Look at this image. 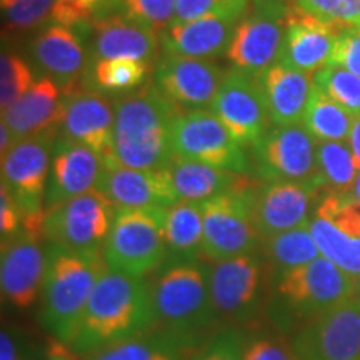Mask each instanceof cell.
<instances>
[{"instance_id": "7bdbcfd3", "label": "cell", "mask_w": 360, "mask_h": 360, "mask_svg": "<svg viewBox=\"0 0 360 360\" xmlns=\"http://www.w3.org/2000/svg\"><path fill=\"white\" fill-rule=\"evenodd\" d=\"M245 335L229 327L215 334L191 355L188 360H244Z\"/></svg>"}, {"instance_id": "30bf717a", "label": "cell", "mask_w": 360, "mask_h": 360, "mask_svg": "<svg viewBox=\"0 0 360 360\" xmlns=\"http://www.w3.org/2000/svg\"><path fill=\"white\" fill-rule=\"evenodd\" d=\"M115 205L98 188L45 210V244L84 255H103Z\"/></svg>"}, {"instance_id": "8fae6325", "label": "cell", "mask_w": 360, "mask_h": 360, "mask_svg": "<svg viewBox=\"0 0 360 360\" xmlns=\"http://www.w3.org/2000/svg\"><path fill=\"white\" fill-rule=\"evenodd\" d=\"M174 157L202 162L236 174H249L252 162L212 110H182L169 130Z\"/></svg>"}, {"instance_id": "4fadbf2b", "label": "cell", "mask_w": 360, "mask_h": 360, "mask_svg": "<svg viewBox=\"0 0 360 360\" xmlns=\"http://www.w3.org/2000/svg\"><path fill=\"white\" fill-rule=\"evenodd\" d=\"M290 340L297 360H360V302L350 297L310 319Z\"/></svg>"}, {"instance_id": "c3c4849f", "label": "cell", "mask_w": 360, "mask_h": 360, "mask_svg": "<svg viewBox=\"0 0 360 360\" xmlns=\"http://www.w3.org/2000/svg\"><path fill=\"white\" fill-rule=\"evenodd\" d=\"M45 360H84V357L75 352L69 344H65V342L57 339V337L49 335L47 350H45Z\"/></svg>"}, {"instance_id": "9c48e42d", "label": "cell", "mask_w": 360, "mask_h": 360, "mask_svg": "<svg viewBox=\"0 0 360 360\" xmlns=\"http://www.w3.org/2000/svg\"><path fill=\"white\" fill-rule=\"evenodd\" d=\"M58 130L22 139L2 155V186L22 212V231L44 240L45 191Z\"/></svg>"}, {"instance_id": "277c9868", "label": "cell", "mask_w": 360, "mask_h": 360, "mask_svg": "<svg viewBox=\"0 0 360 360\" xmlns=\"http://www.w3.org/2000/svg\"><path fill=\"white\" fill-rule=\"evenodd\" d=\"M107 270L103 255H84L47 244L40 322L65 344L74 340L94 287Z\"/></svg>"}, {"instance_id": "44dd1931", "label": "cell", "mask_w": 360, "mask_h": 360, "mask_svg": "<svg viewBox=\"0 0 360 360\" xmlns=\"http://www.w3.org/2000/svg\"><path fill=\"white\" fill-rule=\"evenodd\" d=\"M103 162L92 148L58 132L52 148L45 210L97 188Z\"/></svg>"}, {"instance_id": "ffe728a7", "label": "cell", "mask_w": 360, "mask_h": 360, "mask_svg": "<svg viewBox=\"0 0 360 360\" xmlns=\"http://www.w3.org/2000/svg\"><path fill=\"white\" fill-rule=\"evenodd\" d=\"M42 242L24 231L2 240L0 287L4 299L20 310L32 307L40 299L47 270V249Z\"/></svg>"}, {"instance_id": "d6a6232c", "label": "cell", "mask_w": 360, "mask_h": 360, "mask_svg": "<svg viewBox=\"0 0 360 360\" xmlns=\"http://www.w3.org/2000/svg\"><path fill=\"white\" fill-rule=\"evenodd\" d=\"M354 117L319 87H312L302 125L317 142L349 141Z\"/></svg>"}, {"instance_id": "816d5d0a", "label": "cell", "mask_w": 360, "mask_h": 360, "mask_svg": "<svg viewBox=\"0 0 360 360\" xmlns=\"http://www.w3.org/2000/svg\"><path fill=\"white\" fill-rule=\"evenodd\" d=\"M15 142L17 141L11 132V129H8L4 122H0V152H2V155H6Z\"/></svg>"}, {"instance_id": "ab89813d", "label": "cell", "mask_w": 360, "mask_h": 360, "mask_svg": "<svg viewBox=\"0 0 360 360\" xmlns=\"http://www.w3.org/2000/svg\"><path fill=\"white\" fill-rule=\"evenodd\" d=\"M294 6L342 30H360V0H295Z\"/></svg>"}, {"instance_id": "f546056e", "label": "cell", "mask_w": 360, "mask_h": 360, "mask_svg": "<svg viewBox=\"0 0 360 360\" xmlns=\"http://www.w3.org/2000/svg\"><path fill=\"white\" fill-rule=\"evenodd\" d=\"M164 231L170 260L195 259L200 255L204 242L202 202L180 200L169 207L165 210Z\"/></svg>"}, {"instance_id": "74e56055", "label": "cell", "mask_w": 360, "mask_h": 360, "mask_svg": "<svg viewBox=\"0 0 360 360\" xmlns=\"http://www.w3.org/2000/svg\"><path fill=\"white\" fill-rule=\"evenodd\" d=\"M314 214L334 224L347 236L360 237V202L350 192L327 191L319 199Z\"/></svg>"}, {"instance_id": "484cf974", "label": "cell", "mask_w": 360, "mask_h": 360, "mask_svg": "<svg viewBox=\"0 0 360 360\" xmlns=\"http://www.w3.org/2000/svg\"><path fill=\"white\" fill-rule=\"evenodd\" d=\"M65 97L56 80L42 75L19 101L2 112V122L11 129L15 141L60 130Z\"/></svg>"}, {"instance_id": "7a4b0ae2", "label": "cell", "mask_w": 360, "mask_h": 360, "mask_svg": "<svg viewBox=\"0 0 360 360\" xmlns=\"http://www.w3.org/2000/svg\"><path fill=\"white\" fill-rule=\"evenodd\" d=\"M182 112L154 84L115 102V165L141 170H164L174 159L169 130Z\"/></svg>"}, {"instance_id": "b9f144b4", "label": "cell", "mask_w": 360, "mask_h": 360, "mask_svg": "<svg viewBox=\"0 0 360 360\" xmlns=\"http://www.w3.org/2000/svg\"><path fill=\"white\" fill-rule=\"evenodd\" d=\"M175 6L177 0H124V13L160 35L174 22Z\"/></svg>"}, {"instance_id": "2e32d148", "label": "cell", "mask_w": 360, "mask_h": 360, "mask_svg": "<svg viewBox=\"0 0 360 360\" xmlns=\"http://www.w3.org/2000/svg\"><path fill=\"white\" fill-rule=\"evenodd\" d=\"M252 0H222L212 12L187 24L170 25L160 34L162 53L215 58L227 52Z\"/></svg>"}, {"instance_id": "9a60e30c", "label": "cell", "mask_w": 360, "mask_h": 360, "mask_svg": "<svg viewBox=\"0 0 360 360\" xmlns=\"http://www.w3.org/2000/svg\"><path fill=\"white\" fill-rule=\"evenodd\" d=\"M210 110L242 147H254L272 127L259 75L227 70Z\"/></svg>"}, {"instance_id": "5bb4252c", "label": "cell", "mask_w": 360, "mask_h": 360, "mask_svg": "<svg viewBox=\"0 0 360 360\" xmlns=\"http://www.w3.org/2000/svg\"><path fill=\"white\" fill-rule=\"evenodd\" d=\"M252 170L264 182L272 180H312L319 177L317 143L304 125H272L250 147Z\"/></svg>"}, {"instance_id": "e575fe53", "label": "cell", "mask_w": 360, "mask_h": 360, "mask_svg": "<svg viewBox=\"0 0 360 360\" xmlns=\"http://www.w3.org/2000/svg\"><path fill=\"white\" fill-rule=\"evenodd\" d=\"M317 164L327 191L347 193L359 174V164L345 142H319Z\"/></svg>"}, {"instance_id": "d590c367", "label": "cell", "mask_w": 360, "mask_h": 360, "mask_svg": "<svg viewBox=\"0 0 360 360\" xmlns=\"http://www.w3.org/2000/svg\"><path fill=\"white\" fill-rule=\"evenodd\" d=\"M314 85L334 98L352 117L360 115V77L337 65H326L312 75Z\"/></svg>"}, {"instance_id": "ac0fdd59", "label": "cell", "mask_w": 360, "mask_h": 360, "mask_svg": "<svg viewBox=\"0 0 360 360\" xmlns=\"http://www.w3.org/2000/svg\"><path fill=\"white\" fill-rule=\"evenodd\" d=\"M227 74L212 58L162 53L154 67V85L180 110L212 105Z\"/></svg>"}, {"instance_id": "7402d4cb", "label": "cell", "mask_w": 360, "mask_h": 360, "mask_svg": "<svg viewBox=\"0 0 360 360\" xmlns=\"http://www.w3.org/2000/svg\"><path fill=\"white\" fill-rule=\"evenodd\" d=\"M114 119L115 105L105 94L79 90L65 97L58 132L92 148L103 165L110 167L115 165Z\"/></svg>"}, {"instance_id": "603a6c76", "label": "cell", "mask_w": 360, "mask_h": 360, "mask_svg": "<svg viewBox=\"0 0 360 360\" xmlns=\"http://www.w3.org/2000/svg\"><path fill=\"white\" fill-rule=\"evenodd\" d=\"M30 56L40 72L56 80L67 96L82 84L90 64V52L84 39L70 27L53 22L34 39Z\"/></svg>"}, {"instance_id": "f907efd6", "label": "cell", "mask_w": 360, "mask_h": 360, "mask_svg": "<svg viewBox=\"0 0 360 360\" xmlns=\"http://www.w3.org/2000/svg\"><path fill=\"white\" fill-rule=\"evenodd\" d=\"M349 146L360 167V115L354 117V124L349 135Z\"/></svg>"}, {"instance_id": "6da1fadb", "label": "cell", "mask_w": 360, "mask_h": 360, "mask_svg": "<svg viewBox=\"0 0 360 360\" xmlns=\"http://www.w3.org/2000/svg\"><path fill=\"white\" fill-rule=\"evenodd\" d=\"M154 328L155 312L148 283L107 269L90 294L77 334L69 345L84 355Z\"/></svg>"}, {"instance_id": "7c38bea8", "label": "cell", "mask_w": 360, "mask_h": 360, "mask_svg": "<svg viewBox=\"0 0 360 360\" xmlns=\"http://www.w3.org/2000/svg\"><path fill=\"white\" fill-rule=\"evenodd\" d=\"M290 7L283 0H252L238 24L225 57L233 69L260 75L276 64L289 22Z\"/></svg>"}, {"instance_id": "ba28073f", "label": "cell", "mask_w": 360, "mask_h": 360, "mask_svg": "<svg viewBox=\"0 0 360 360\" xmlns=\"http://www.w3.org/2000/svg\"><path fill=\"white\" fill-rule=\"evenodd\" d=\"M274 270L262 254L250 252L212 264L210 294L219 321L247 323L269 307Z\"/></svg>"}, {"instance_id": "f35d334b", "label": "cell", "mask_w": 360, "mask_h": 360, "mask_svg": "<svg viewBox=\"0 0 360 360\" xmlns=\"http://www.w3.org/2000/svg\"><path fill=\"white\" fill-rule=\"evenodd\" d=\"M34 70L20 56L13 52H2L0 57V105L2 112L15 103L32 87Z\"/></svg>"}, {"instance_id": "8d00e7d4", "label": "cell", "mask_w": 360, "mask_h": 360, "mask_svg": "<svg viewBox=\"0 0 360 360\" xmlns=\"http://www.w3.org/2000/svg\"><path fill=\"white\" fill-rule=\"evenodd\" d=\"M124 12V0H57L51 20L64 27L103 20Z\"/></svg>"}, {"instance_id": "e0dca14e", "label": "cell", "mask_w": 360, "mask_h": 360, "mask_svg": "<svg viewBox=\"0 0 360 360\" xmlns=\"http://www.w3.org/2000/svg\"><path fill=\"white\" fill-rule=\"evenodd\" d=\"M327 191L321 175L312 180H272L255 187V222L262 238L307 225L321 193Z\"/></svg>"}, {"instance_id": "83f0119b", "label": "cell", "mask_w": 360, "mask_h": 360, "mask_svg": "<svg viewBox=\"0 0 360 360\" xmlns=\"http://www.w3.org/2000/svg\"><path fill=\"white\" fill-rule=\"evenodd\" d=\"M197 340L154 330L129 337L84 354V360H188Z\"/></svg>"}, {"instance_id": "836d02e7", "label": "cell", "mask_w": 360, "mask_h": 360, "mask_svg": "<svg viewBox=\"0 0 360 360\" xmlns=\"http://www.w3.org/2000/svg\"><path fill=\"white\" fill-rule=\"evenodd\" d=\"M309 229L322 257L334 262L349 277L357 281L360 277V237L347 236L334 224L315 214L310 219Z\"/></svg>"}, {"instance_id": "4316f807", "label": "cell", "mask_w": 360, "mask_h": 360, "mask_svg": "<svg viewBox=\"0 0 360 360\" xmlns=\"http://www.w3.org/2000/svg\"><path fill=\"white\" fill-rule=\"evenodd\" d=\"M259 80L274 125L302 122L314 87L312 75L276 62L259 75Z\"/></svg>"}, {"instance_id": "7dc6e473", "label": "cell", "mask_w": 360, "mask_h": 360, "mask_svg": "<svg viewBox=\"0 0 360 360\" xmlns=\"http://www.w3.org/2000/svg\"><path fill=\"white\" fill-rule=\"evenodd\" d=\"M222 0H177L175 6V17L170 25L187 24L212 12ZM169 25V27H170Z\"/></svg>"}, {"instance_id": "f6af8a7d", "label": "cell", "mask_w": 360, "mask_h": 360, "mask_svg": "<svg viewBox=\"0 0 360 360\" xmlns=\"http://www.w3.org/2000/svg\"><path fill=\"white\" fill-rule=\"evenodd\" d=\"M328 65L344 67V69L350 70L360 77V30H344L337 37Z\"/></svg>"}, {"instance_id": "db71d44e", "label": "cell", "mask_w": 360, "mask_h": 360, "mask_svg": "<svg viewBox=\"0 0 360 360\" xmlns=\"http://www.w3.org/2000/svg\"><path fill=\"white\" fill-rule=\"evenodd\" d=\"M354 297H355V299H357L359 302H360V277L357 278V281H355V290H354Z\"/></svg>"}, {"instance_id": "4dcf8cb0", "label": "cell", "mask_w": 360, "mask_h": 360, "mask_svg": "<svg viewBox=\"0 0 360 360\" xmlns=\"http://www.w3.org/2000/svg\"><path fill=\"white\" fill-rule=\"evenodd\" d=\"M150 65L132 58H97L90 60L82 80L84 90L101 94H124L146 84Z\"/></svg>"}, {"instance_id": "f5cc1de1", "label": "cell", "mask_w": 360, "mask_h": 360, "mask_svg": "<svg viewBox=\"0 0 360 360\" xmlns=\"http://www.w3.org/2000/svg\"><path fill=\"white\" fill-rule=\"evenodd\" d=\"M350 193H352L355 199L360 202V170H359L357 177H355V182H354L352 188H350Z\"/></svg>"}, {"instance_id": "5b68a950", "label": "cell", "mask_w": 360, "mask_h": 360, "mask_svg": "<svg viewBox=\"0 0 360 360\" xmlns=\"http://www.w3.org/2000/svg\"><path fill=\"white\" fill-rule=\"evenodd\" d=\"M354 290V278L321 255L302 267L278 274L267 309L282 330H289L345 302Z\"/></svg>"}, {"instance_id": "cb8c5ba5", "label": "cell", "mask_w": 360, "mask_h": 360, "mask_svg": "<svg viewBox=\"0 0 360 360\" xmlns=\"http://www.w3.org/2000/svg\"><path fill=\"white\" fill-rule=\"evenodd\" d=\"M344 30L339 27L315 19L295 6L290 7L289 22L277 62L294 70L314 75L322 67L328 65L337 37Z\"/></svg>"}, {"instance_id": "ee69618b", "label": "cell", "mask_w": 360, "mask_h": 360, "mask_svg": "<svg viewBox=\"0 0 360 360\" xmlns=\"http://www.w3.org/2000/svg\"><path fill=\"white\" fill-rule=\"evenodd\" d=\"M244 360H297L290 337L283 332H269L247 339Z\"/></svg>"}, {"instance_id": "60d3db41", "label": "cell", "mask_w": 360, "mask_h": 360, "mask_svg": "<svg viewBox=\"0 0 360 360\" xmlns=\"http://www.w3.org/2000/svg\"><path fill=\"white\" fill-rule=\"evenodd\" d=\"M57 0H0L4 25L11 32H25L52 15Z\"/></svg>"}, {"instance_id": "8992f818", "label": "cell", "mask_w": 360, "mask_h": 360, "mask_svg": "<svg viewBox=\"0 0 360 360\" xmlns=\"http://www.w3.org/2000/svg\"><path fill=\"white\" fill-rule=\"evenodd\" d=\"M165 210L160 207L117 209L103 247L107 269L134 278H146L159 270L169 257Z\"/></svg>"}, {"instance_id": "bcb514c9", "label": "cell", "mask_w": 360, "mask_h": 360, "mask_svg": "<svg viewBox=\"0 0 360 360\" xmlns=\"http://www.w3.org/2000/svg\"><path fill=\"white\" fill-rule=\"evenodd\" d=\"M22 231V212L6 186L0 187V233L7 240Z\"/></svg>"}, {"instance_id": "d6986e66", "label": "cell", "mask_w": 360, "mask_h": 360, "mask_svg": "<svg viewBox=\"0 0 360 360\" xmlns=\"http://www.w3.org/2000/svg\"><path fill=\"white\" fill-rule=\"evenodd\" d=\"M74 30L87 44L90 60L97 58H132L157 64L160 35L142 22L130 19L127 13H117L103 20L85 22Z\"/></svg>"}, {"instance_id": "1f68e13d", "label": "cell", "mask_w": 360, "mask_h": 360, "mask_svg": "<svg viewBox=\"0 0 360 360\" xmlns=\"http://www.w3.org/2000/svg\"><path fill=\"white\" fill-rule=\"evenodd\" d=\"M260 247H262V255L276 277L285 270L302 267L321 257V250L315 244L309 224L265 237Z\"/></svg>"}, {"instance_id": "681fc988", "label": "cell", "mask_w": 360, "mask_h": 360, "mask_svg": "<svg viewBox=\"0 0 360 360\" xmlns=\"http://www.w3.org/2000/svg\"><path fill=\"white\" fill-rule=\"evenodd\" d=\"M0 360H19L15 340L7 330H2L0 335Z\"/></svg>"}, {"instance_id": "52a82bcc", "label": "cell", "mask_w": 360, "mask_h": 360, "mask_svg": "<svg viewBox=\"0 0 360 360\" xmlns=\"http://www.w3.org/2000/svg\"><path fill=\"white\" fill-rule=\"evenodd\" d=\"M255 187L245 177L237 187L202 202L204 242L200 255L209 262L257 252L262 245V233L255 222Z\"/></svg>"}, {"instance_id": "d4e9b609", "label": "cell", "mask_w": 360, "mask_h": 360, "mask_svg": "<svg viewBox=\"0 0 360 360\" xmlns=\"http://www.w3.org/2000/svg\"><path fill=\"white\" fill-rule=\"evenodd\" d=\"M97 188L115 209H169L180 202L165 169L141 170L122 165H103Z\"/></svg>"}, {"instance_id": "3957f363", "label": "cell", "mask_w": 360, "mask_h": 360, "mask_svg": "<svg viewBox=\"0 0 360 360\" xmlns=\"http://www.w3.org/2000/svg\"><path fill=\"white\" fill-rule=\"evenodd\" d=\"M147 283L159 330L197 340L219 321L210 294V267L197 259L169 260Z\"/></svg>"}, {"instance_id": "f1b7e54d", "label": "cell", "mask_w": 360, "mask_h": 360, "mask_svg": "<svg viewBox=\"0 0 360 360\" xmlns=\"http://www.w3.org/2000/svg\"><path fill=\"white\" fill-rule=\"evenodd\" d=\"M179 200L205 202L212 197L237 187L247 174H236L202 162L174 157L165 167Z\"/></svg>"}]
</instances>
